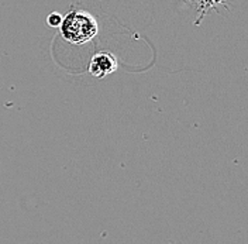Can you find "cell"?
I'll use <instances>...</instances> for the list:
<instances>
[{"label": "cell", "mask_w": 248, "mask_h": 244, "mask_svg": "<svg viewBox=\"0 0 248 244\" xmlns=\"http://www.w3.org/2000/svg\"><path fill=\"white\" fill-rule=\"evenodd\" d=\"M117 58L108 51H102L97 52L92 57V60L89 62V74L93 78L97 79H103L108 77L110 74L117 71Z\"/></svg>", "instance_id": "7a4b0ae2"}, {"label": "cell", "mask_w": 248, "mask_h": 244, "mask_svg": "<svg viewBox=\"0 0 248 244\" xmlns=\"http://www.w3.org/2000/svg\"><path fill=\"white\" fill-rule=\"evenodd\" d=\"M63 40L69 44L82 46L92 41L99 33V24L94 16L85 10H72L62 17L60 26Z\"/></svg>", "instance_id": "6da1fadb"}, {"label": "cell", "mask_w": 248, "mask_h": 244, "mask_svg": "<svg viewBox=\"0 0 248 244\" xmlns=\"http://www.w3.org/2000/svg\"><path fill=\"white\" fill-rule=\"evenodd\" d=\"M46 23L49 27H60L62 23V16L57 12H54L46 17Z\"/></svg>", "instance_id": "3957f363"}]
</instances>
